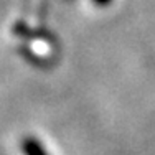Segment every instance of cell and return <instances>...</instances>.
<instances>
[{"label": "cell", "instance_id": "7a4b0ae2", "mask_svg": "<svg viewBox=\"0 0 155 155\" xmlns=\"http://www.w3.org/2000/svg\"><path fill=\"white\" fill-rule=\"evenodd\" d=\"M99 2H107V0H99Z\"/></svg>", "mask_w": 155, "mask_h": 155}, {"label": "cell", "instance_id": "6da1fadb", "mask_svg": "<svg viewBox=\"0 0 155 155\" xmlns=\"http://www.w3.org/2000/svg\"><path fill=\"white\" fill-rule=\"evenodd\" d=\"M21 152L25 155H48L41 142L35 137H27L21 140Z\"/></svg>", "mask_w": 155, "mask_h": 155}]
</instances>
